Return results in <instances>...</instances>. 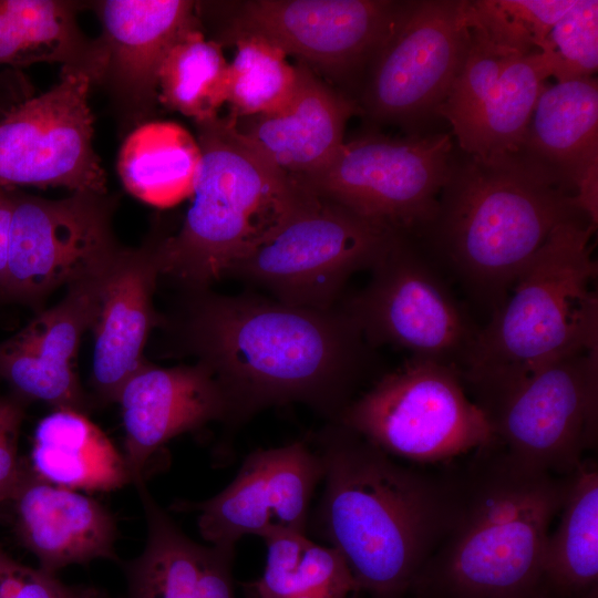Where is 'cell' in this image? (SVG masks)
<instances>
[{
  "mask_svg": "<svg viewBox=\"0 0 598 598\" xmlns=\"http://www.w3.org/2000/svg\"><path fill=\"white\" fill-rule=\"evenodd\" d=\"M187 293L177 336L184 353L219 382L227 424L289 403L336 422L354 399L371 346L341 307L315 310L210 289Z\"/></svg>",
  "mask_w": 598,
  "mask_h": 598,
  "instance_id": "cell-1",
  "label": "cell"
},
{
  "mask_svg": "<svg viewBox=\"0 0 598 598\" xmlns=\"http://www.w3.org/2000/svg\"><path fill=\"white\" fill-rule=\"evenodd\" d=\"M323 488L308 527L340 551L361 594L401 598L445 527V476L400 461L338 422L315 439Z\"/></svg>",
  "mask_w": 598,
  "mask_h": 598,
  "instance_id": "cell-2",
  "label": "cell"
},
{
  "mask_svg": "<svg viewBox=\"0 0 598 598\" xmlns=\"http://www.w3.org/2000/svg\"><path fill=\"white\" fill-rule=\"evenodd\" d=\"M446 473L443 534L412 588L440 598H538L567 476L529 468L496 441Z\"/></svg>",
  "mask_w": 598,
  "mask_h": 598,
  "instance_id": "cell-3",
  "label": "cell"
},
{
  "mask_svg": "<svg viewBox=\"0 0 598 598\" xmlns=\"http://www.w3.org/2000/svg\"><path fill=\"white\" fill-rule=\"evenodd\" d=\"M575 218L587 219L574 196L520 153H463L453 155L425 235L464 288L493 312L553 229Z\"/></svg>",
  "mask_w": 598,
  "mask_h": 598,
  "instance_id": "cell-4",
  "label": "cell"
},
{
  "mask_svg": "<svg viewBox=\"0 0 598 598\" xmlns=\"http://www.w3.org/2000/svg\"><path fill=\"white\" fill-rule=\"evenodd\" d=\"M202 152L179 230L159 237V276L187 292L209 289L315 195L277 167L231 115L194 122Z\"/></svg>",
  "mask_w": 598,
  "mask_h": 598,
  "instance_id": "cell-5",
  "label": "cell"
},
{
  "mask_svg": "<svg viewBox=\"0 0 598 598\" xmlns=\"http://www.w3.org/2000/svg\"><path fill=\"white\" fill-rule=\"evenodd\" d=\"M594 231L585 218L556 226L477 330L461 369L475 401L548 363L598 348Z\"/></svg>",
  "mask_w": 598,
  "mask_h": 598,
  "instance_id": "cell-6",
  "label": "cell"
},
{
  "mask_svg": "<svg viewBox=\"0 0 598 598\" xmlns=\"http://www.w3.org/2000/svg\"><path fill=\"white\" fill-rule=\"evenodd\" d=\"M336 422L414 465L451 463L496 441L461 372L420 358L375 381Z\"/></svg>",
  "mask_w": 598,
  "mask_h": 598,
  "instance_id": "cell-7",
  "label": "cell"
},
{
  "mask_svg": "<svg viewBox=\"0 0 598 598\" xmlns=\"http://www.w3.org/2000/svg\"><path fill=\"white\" fill-rule=\"evenodd\" d=\"M453 155L448 133L404 138L371 133L344 141L324 166L296 181L372 225L412 239L425 235L437 215Z\"/></svg>",
  "mask_w": 598,
  "mask_h": 598,
  "instance_id": "cell-8",
  "label": "cell"
},
{
  "mask_svg": "<svg viewBox=\"0 0 598 598\" xmlns=\"http://www.w3.org/2000/svg\"><path fill=\"white\" fill-rule=\"evenodd\" d=\"M396 237L315 195L226 277L261 287L287 305L329 310L348 279L371 269Z\"/></svg>",
  "mask_w": 598,
  "mask_h": 598,
  "instance_id": "cell-9",
  "label": "cell"
},
{
  "mask_svg": "<svg viewBox=\"0 0 598 598\" xmlns=\"http://www.w3.org/2000/svg\"><path fill=\"white\" fill-rule=\"evenodd\" d=\"M11 195L3 300L38 307L55 289L105 272L124 248L113 234L115 198L107 193L48 199L11 188Z\"/></svg>",
  "mask_w": 598,
  "mask_h": 598,
  "instance_id": "cell-10",
  "label": "cell"
},
{
  "mask_svg": "<svg viewBox=\"0 0 598 598\" xmlns=\"http://www.w3.org/2000/svg\"><path fill=\"white\" fill-rule=\"evenodd\" d=\"M475 402L509 456L529 468L567 476L596 443L598 348L548 363Z\"/></svg>",
  "mask_w": 598,
  "mask_h": 598,
  "instance_id": "cell-11",
  "label": "cell"
},
{
  "mask_svg": "<svg viewBox=\"0 0 598 598\" xmlns=\"http://www.w3.org/2000/svg\"><path fill=\"white\" fill-rule=\"evenodd\" d=\"M371 271L367 286L341 307L367 342L461 372L477 330L412 239L394 238Z\"/></svg>",
  "mask_w": 598,
  "mask_h": 598,
  "instance_id": "cell-12",
  "label": "cell"
},
{
  "mask_svg": "<svg viewBox=\"0 0 598 598\" xmlns=\"http://www.w3.org/2000/svg\"><path fill=\"white\" fill-rule=\"evenodd\" d=\"M471 28L470 1H403L368 64V115L402 125L436 115L466 54Z\"/></svg>",
  "mask_w": 598,
  "mask_h": 598,
  "instance_id": "cell-13",
  "label": "cell"
},
{
  "mask_svg": "<svg viewBox=\"0 0 598 598\" xmlns=\"http://www.w3.org/2000/svg\"><path fill=\"white\" fill-rule=\"evenodd\" d=\"M91 79L61 66L48 91L12 106L0 118V186L65 187L107 193L93 146Z\"/></svg>",
  "mask_w": 598,
  "mask_h": 598,
  "instance_id": "cell-14",
  "label": "cell"
},
{
  "mask_svg": "<svg viewBox=\"0 0 598 598\" xmlns=\"http://www.w3.org/2000/svg\"><path fill=\"white\" fill-rule=\"evenodd\" d=\"M548 76L538 50L512 48L472 24L466 54L436 115L451 123L464 154L519 153Z\"/></svg>",
  "mask_w": 598,
  "mask_h": 598,
  "instance_id": "cell-15",
  "label": "cell"
},
{
  "mask_svg": "<svg viewBox=\"0 0 598 598\" xmlns=\"http://www.w3.org/2000/svg\"><path fill=\"white\" fill-rule=\"evenodd\" d=\"M401 1L248 0L234 6L220 45L237 34L259 35L333 80L355 74L389 34Z\"/></svg>",
  "mask_w": 598,
  "mask_h": 598,
  "instance_id": "cell-16",
  "label": "cell"
},
{
  "mask_svg": "<svg viewBox=\"0 0 598 598\" xmlns=\"http://www.w3.org/2000/svg\"><path fill=\"white\" fill-rule=\"evenodd\" d=\"M322 477L319 453L307 441H296L250 452L223 491L176 506L197 513L199 534L214 546L236 547L246 535L266 539L307 534L312 497Z\"/></svg>",
  "mask_w": 598,
  "mask_h": 598,
  "instance_id": "cell-17",
  "label": "cell"
},
{
  "mask_svg": "<svg viewBox=\"0 0 598 598\" xmlns=\"http://www.w3.org/2000/svg\"><path fill=\"white\" fill-rule=\"evenodd\" d=\"M101 24L105 64L96 81L122 132L152 121L158 102V72L174 41L202 27L189 0L86 1Z\"/></svg>",
  "mask_w": 598,
  "mask_h": 598,
  "instance_id": "cell-18",
  "label": "cell"
},
{
  "mask_svg": "<svg viewBox=\"0 0 598 598\" xmlns=\"http://www.w3.org/2000/svg\"><path fill=\"white\" fill-rule=\"evenodd\" d=\"M106 272L68 288L54 307L0 342V378L22 399L86 413L90 402L74 365L91 329Z\"/></svg>",
  "mask_w": 598,
  "mask_h": 598,
  "instance_id": "cell-19",
  "label": "cell"
},
{
  "mask_svg": "<svg viewBox=\"0 0 598 598\" xmlns=\"http://www.w3.org/2000/svg\"><path fill=\"white\" fill-rule=\"evenodd\" d=\"M116 402L125 434L123 454L134 485L144 481L151 456L172 439L229 419L225 392L200 362L171 368L146 363L126 381Z\"/></svg>",
  "mask_w": 598,
  "mask_h": 598,
  "instance_id": "cell-20",
  "label": "cell"
},
{
  "mask_svg": "<svg viewBox=\"0 0 598 598\" xmlns=\"http://www.w3.org/2000/svg\"><path fill=\"white\" fill-rule=\"evenodd\" d=\"M158 238L123 248L101 285L91 326V384L100 403L116 402L126 381L147 362L143 351L156 323L153 296L159 277Z\"/></svg>",
  "mask_w": 598,
  "mask_h": 598,
  "instance_id": "cell-21",
  "label": "cell"
},
{
  "mask_svg": "<svg viewBox=\"0 0 598 598\" xmlns=\"http://www.w3.org/2000/svg\"><path fill=\"white\" fill-rule=\"evenodd\" d=\"M556 178L598 221V84L594 76L545 85L519 151Z\"/></svg>",
  "mask_w": 598,
  "mask_h": 598,
  "instance_id": "cell-22",
  "label": "cell"
},
{
  "mask_svg": "<svg viewBox=\"0 0 598 598\" xmlns=\"http://www.w3.org/2000/svg\"><path fill=\"white\" fill-rule=\"evenodd\" d=\"M10 504L14 533L39 568L60 569L95 559H116L113 515L81 491L53 485L28 467Z\"/></svg>",
  "mask_w": 598,
  "mask_h": 598,
  "instance_id": "cell-23",
  "label": "cell"
},
{
  "mask_svg": "<svg viewBox=\"0 0 598 598\" xmlns=\"http://www.w3.org/2000/svg\"><path fill=\"white\" fill-rule=\"evenodd\" d=\"M297 84L279 111L254 117L238 130L277 167L298 179L324 166L344 143L357 103L336 91L303 62ZM237 123V121H236Z\"/></svg>",
  "mask_w": 598,
  "mask_h": 598,
  "instance_id": "cell-24",
  "label": "cell"
},
{
  "mask_svg": "<svg viewBox=\"0 0 598 598\" xmlns=\"http://www.w3.org/2000/svg\"><path fill=\"white\" fill-rule=\"evenodd\" d=\"M135 486L147 536L142 553L124 567L127 598H236V547L194 542L162 509L144 482Z\"/></svg>",
  "mask_w": 598,
  "mask_h": 598,
  "instance_id": "cell-25",
  "label": "cell"
},
{
  "mask_svg": "<svg viewBox=\"0 0 598 598\" xmlns=\"http://www.w3.org/2000/svg\"><path fill=\"white\" fill-rule=\"evenodd\" d=\"M86 1L0 0V65L60 63L86 74L94 86L104 64L100 38L80 28Z\"/></svg>",
  "mask_w": 598,
  "mask_h": 598,
  "instance_id": "cell-26",
  "label": "cell"
},
{
  "mask_svg": "<svg viewBox=\"0 0 598 598\" xmlns=\"http://www.w3.org/2000/svg\"><path fill=\"white\" fill-rule=\"evenodd\" d=\"M30 468L53 485L109 492L131 483L124 454L85 413L54 409L37 425Z\"/></svg>",
  "mask_w": 598,
  "mask_h": 598,
  "instance_id": "cell-27",
  "label": "cell"
},
{
  "mask_svg": "<svg viewBox=\"0 0 598 598\" xmlns=\"http://www.w3.org/2000/svg\"><path fill=\"white\" fill-rule=\"evenodd\" d=\"M200 161L198 142L185 127L152 120L125 137L116 167L130 194L167 208L192 197Z\"/></svg>",
  "mask_w": 598,
  "mask_h": 598,
  "instance_id": "cell-28",
  "label": "cell"
},
{
  "mask_svg": "<svg viewBox=\"0 0 598 598\" xmlns=\"http://www.w3.org/2000/svg\"><path fill=\"white\" fill-rule=\"evenodd\" d=\"M559 520L546 540L543 584L575 595L597 586L598 579V470L582 461L568 475Z\"/></svg>",
  "mask_w": 598,
  "mask_h": 598,
  "instance_id": "cell-29",
  "label": "cell"
},
{
  "mask_svg": "<svg viewBox=\"0 0 598 598\" xmlns=\"http://www.w3.org/2000/svg\"><path fill=\"white\" fill-rule=\"evenodd\" d=\"M261 576L241 585L244 598H359L360 588L342 555L305 533L264 539Z\"/></svg>",
  "mask_w": 598,
  "mask_h": 598,
  "instance_id": "cell-30",
  "label": "cell"
},
{
  "mask_svg": "<svg viewBox=\"0 0 598 598\" xmlns=\"http://www.w3.org/2000/svg\"><path fill=\"white\" fill-rule=\"evenodd\" d=\"M228 93V62L221 45L202 27L182 33L166 52L158 72V102L194 122L218 115Z\"/></svg>",
  "mask_w": 598,
  "mask_h": 598,
  "instance_id": "cell-31",
  "label": "cell"
},
{
  "mask_svg": "<svg viewBox=\"0 0 598 598\" xmlns=\"http://www.w3.org/2000/svg\"><path fill=\"white\" fill-rule=\"evenodd\" d=\"M224 42L235 45L228 62L227 103L235 118L272 114L290 100L297 84V69L287 54L255 34H237Z\"/></svg>",
  "mask_w": 598,
  "mask_h": 598,
  "instance_id": "cell-32",
  "label": "cell"
},
{
  "mask_svg": "<svg viewBox=\"0 0 598 598\" xmlns=\"http://www.w3.org/2000/svg\"><path fill=\"white\" fill-rule=\"evenodd\" d=\"M538 51L558 82L592 76L598 68V1L576 0Z\"/></svg>",
  "mask_w": 598,
  "mask_h": 598,
  "instance_id": "cell-33",
  "label": "cell"
},
{
  "mask_svg": "<svg viewBox=\"0 0 598 598\" xmlns=\"http://www.w3.org/2000/svg\"><path fill=\"white\" fill-rule=\"evenodd\" d=\"M575 0H486L492 23L514 47L536 51Z\"/></svg>",
  "mask_w": 598,
  "mask_h": 598,
  "instance_id": "cell-34",
  "label": "cell"
},
{
  "mask_svg": "<svg viewBox=\"0 0 598 598\" xmlns=\"http://www.w3.org/2000/svg\"><path fill=\"white\" fill-rule=\"evenodd\" d=\"M94 588L62 582L56 574L21 564L0 547V598H105Z\"/></svg>",
  "mask_w": 598,
  "mask_h": 598,
  "instance_id": "cell-35",
  "label": "cell"
},
{
  "mask_svg": "<svg viewBox=\"0 0 598 598\" xmlns=\"http://www.w3.org/2000/svg\"><path fill=\"white\" fill-rule=\"evenodd\" d=\"M22 420L20 402L0 396V506L10 501L29 467L18 450Z\"/></svg>",
  "mask_w": 598,
  "mask_h": 598,
  "instance_id": "cell-36",
  "label": "cell"
},
{
  "mask_svg": "<svg viewBox=\"0 0 598 598\" xmlns=\"http://www.w3.org/2000/svg\"><path fill=\"white\" fill-rule=\"evenodd\" d=\"M32 95V87L19 72L0 78V118L16 104Z\"/></svg>",
  "mask_w": 598,
  "mask_h": 598,
  "instance_id": "cell-37",
  "label": "cell"
},
{
  "mask_svg": "<svg viewBox=\"0 0 598 598\" xmlns=\"http://www.w3.org/2000/svg\"><path fill=\"white\" fill-rule=\"evenodd\" d=\"M12 216L11 188L0 186V289L7 266L10 226Z\"/></svg>",
  "mask_w": 598,
  "mask_h": 598,
  "instance_id": "cell-38",
  "label": "cell"
},
{
  "mask_svg": "<svg viewBox=\"0 0 598 598\" xmlns=\"http://www.w3.org/2000/svg\"><path fill=\"white\" fill-rule=\"evenodd\" d=\"M105 598H107V597H105Z\"/></svg>",
  "mask_w": 598,
  "mask_h": 598,
  "instance_id": "cell-39",
  "label": "cell"
}]
</instances>
